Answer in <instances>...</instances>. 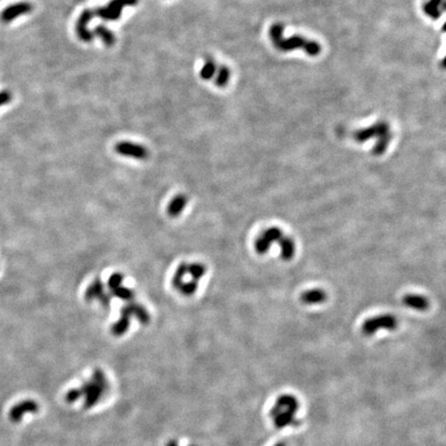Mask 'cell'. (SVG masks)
<instances>
[{"label":"cell","instance_id":"9","mask_svg":"<svg viewBox=\"0 0 446 446\" xmlns=\"http://www.w3.org/2000/svg\"><path fill=\"white\" fill-rule=\"evenodd\" d=\"M39 409L36 401L26 400L16 404L10 411V418L13 423H20L22 417L27 413H37Z\"/></svg>","mask_w":446,"mask_h":446},{"label":"cell","instance_id":"17","mask_svg":"<svg viewBox=\"0 0 446 446\" xmlns=\"http://www.w3.org/2000/svg\"><path fill=\"white\" fill-rule=\"evenodd\" d=\"M275 419V426L278 428H283L287 426H297L299 421H296L294 418V413H292L290 410H283Z\"/></svg>","mask_w":446,"mask_h":446},{"label":"cell","instance_id":"15","mask_svg":"<svg viewBox=\"0 0 446 446\" xmlns=\"http://www.w3.org/2000/svg\"><path fill=\"white\" fill-rule=\"evenodd\" d=\"M188 202V199L185 195H183V194H179L177 196H175L172 200H171V203L169 205V208H168V213L172 216V217H177L181 214V212L183 211V210L185 209L186 207V204Z\"/></svg>","mask_w":446,"mask_h":446},{"label":"cell","instance_id":"27","mask_svg":"<svg viewBox=\"0 0 446 446\" xmlns=\"http://www.w3.org/2000/svg\"><path fill=\"white\" fill-rule=\"evenodd\" d=\"M165 446H179V444L176 440H170ZM189 446H196V445H189Z\"/></svg>","mask_w":446,"mask_h":446},{"label":"cell","instance_id":"20","mask_svg":"<svg viewBox=\"0 0 446 446\" xmlns=\"http://www.w3.org/2000/svg\"><path fill=\"white\" fill-rule=\"evenodd\" d=\"M215 73H216V64L211 58H208L205 61L204 66L202 67V69H200V77H202V78H204V80H210V78H212L214 77Z\"/></svg>","mask_w":446,"mask_h":446},{"label":"cell","instance_id":"22","mask_svg":"<svg viewBox=\"0 0 446 446\" xmlns=\"http://www.w3.org/2000/svg\"><path fill=\"white\" fill-rule=\"evenodd\" d=\"M229 78H230V71L225 66H222V67H220L219 72H218V74L216 76L215 83L217 86L223 87L227 84V82H229Z\"/></svg>","mask_w":446,"mask_h":446},{"label":"cell","instance_id":"25","mask_svg":"<svg viewBox=\"0 0 446 446\" xmlns=\"http://www.w3.org/2000/svg\"><path fill=\"white\" fill-rule=\"evenodd\" d=\"M122 281H123V276H122L121 274H114L110 277V280H109V286L111 290H115V288L121 286L122 284Z\"/></svg>","mask_w":446,"mask_h":446},{"label":"cell","instance_id":"18","mask_svg":"<svg viewBox=\"0 0 446 446\" xmlns=\"http://www.w3.org/2000/svg\"><path fill=\"white\" fill-rule=\"evenodd\" d=\"M93 34H95V36H97L103 41L104 45L108 46V47L113 46L114 43H115V41H116V38L113 34V32L109 28H107L106 26H103V25L97 26V27L94 29Z\"/></svg>","mask_w":446,"mask_h":446},{"label":"cell","instance_id":"26","mask_svg":"<svg viewBox=\"0 0 446 446\" xmlns=\"http://www.w3.org/2000/svg\"><path fill=\"white\" fill-rule=\"evenodd\" d=\"M12 100V93L7 90L0 91V107L5 106Z\"/></svg>","mask_w":446,"mask_h":446},{"label":"cell","instance_id":"10","mask_svg":"<svg viewBox=\"0 0 446 446\" xmlns=\"http://www.w3.org/2000/svg\"><path fill=\"white\" fill-rule=\"evenodd\" d=\"M121 314H124V315H127L128 317L134 316L139 322L143 323V325H148V323L150 322V315H149V313L143 306L138 304H129L125 306V307L122 308Z\"/></svg>","mask_w":446,"mask_h":446},{"label":"cell","instance_id":"8","mask_svg":"<svg viewBox=\"0 0 446 446\" xmlns=\"http://www.w3.org/2000/svg\"><path fill=\"white\" fill-rule=\"evenodd\" d=\"M93 17H94V12L89 10V8H87V10H85L81 14L80 18H78L77 25H76V31H77L78 37L80 38L81 40H83L85 42H91L94 39L93 32H91L88 28H87V25H88V23L92 20Z\"/></svg>","mask_w":446,"mask_h":446},{"label":"cell","instance_id":"24","mask_svg":"<svg viewBox=\"0 0 446 446\" xmlns=\"http://www.w3.org/2000/svg\"><path fill=\"white\" fill-rule=\"evenodd\" d=\"M81 398H82V393H81V390L78 389V388L69 389L65 395V401L69 404L75 403V402H77L78 399H81Z\"/></svg>","mask_w":446,"mask_h":446},{"label":"cell","instance_id":"14","mask_svg":"<svg viewBox=\"0 0 446 446\" xmlns=\"http://www.w3.org/2000/svg\"><path fill=\"white\" fill-rule=\"evenodd\" d=\"M87 300H100L104 306L109 305V300L107 297L103 296V287L99 280H95V281L88 287V290L86 291Z\"/></svg>","mask_w":446,"mask_h":446},{"label":"cell","instance_id":"1","mask_svg":"<svg viewBox=\"0 0 446 446\" xmlns=\"http://www.w3.org/2000/svg\"><path fill=\"white\" fill-rule=\"evenodd\" d=\"M78 389L81 390L82 397H85L84 408L89 409L97 404L101 397L109 390V381L102 370L95 369L92 378L78 387Z\"/></svg>","mask_w":446,"mask_h":446},{"label":"cell","instance_id":"2","mask_svg":"<svg viewBox=\"0 0 446 446\" xmlns=\"http://www.w3.org/2000/svg\"><path fill=\"white\" fill-rule=\"evenodd\" d=\"M353 136L355 141L358 143H364L370 138L377 137L378 141L373 148L374 155H382L386 152L391 138L389 126L387 123H384V122L375 124L369 128L358 130Z\"/></svg>","mask_w":446,"mask_h":446},{"label":"cell","instance_id":"12","mask_svg":"<svg viewBox=\"0 0 446 446\" xmlns=\"http://www.w3.org/2000/svg\"><path fill=\"white\" fill-rule=\"evenodd\" d=\"M327 293L322 290H311L305 291L301 295V301L306 305H316L326 302Z\"/></svg>","mask_w":446,"mask_h":446},{"label":"cell","instance_id":"11","mask_svg":"<svg viewBox=\"0 0 446 446\" xmlns=\"http://www.w3.org/2000/svg\"><path fill=\"white\" fill-rule=\"evenodd\" d=\"M403 304L408 308L417 311H426L428 308V301L427 297L421 294L409 293L403 297Z\"/></svg>","mask_w":446,"mask_h":446},{"label":"cell","instance_id":"7","mask_svg":"<svg viewBox=\"0 0 446 446\" xmlns=\"http://www.w3.org/2000/svg\"><path fill=\"white\" fill-rule=\"evenodd\" d=\"M115 149H116L117 153H119L120 155L128 156V157H131V158L139 159V160L146 159L149 155L147 149L144 146L135 144V143L121 142V143L117 144Z\"/></svg>","mask_w":446,"mask_h":446},{"label":"cell","instance_id":"4","mask_svg":"<svg viewBox=\"0 0 446 446\" xmlns=\"http://www.w3.org/2000/svg\"><path fill=\"white\" fill-rule=\"evenodd\" d=\"M398 327V321L392 315H380L367 319L362 327L363 333L367 336L375 334L378 330L384 329L388 330H396Z\"/></svg>","mask_w":446,"mask_h":446},{"label":"cell","instance_id":"3","mask_svg":"<svg viewBox=\"0 0 446 446\" xmlns=\"http://www.w3.org/2000/svg\"><path fill=\"white\" fill-rule=\"evenodd\" d=\"M137 1L138 0H112L108 5L93 11L94 16L106 21H116L120 18L124 7L136 5Z\"/></svg>","mask_w":446,"mask_h":446},{"label":"cell","instance_id":"6","mask_svg":"<svg viewBox=\"0 0 446 446\" xmlns=\"http://www.w3.org/2000/svg\"><path fill=\"white\" fill-rule=\"evenodd\" d=\"M32 11L31 3L27 1H22L18 3H14L6 6L0 14V20L3 23H10L23 15H27Z\"/></svg>","mask_w":446,"mask_h":446},{"label":"cell","instance_id":"16","mask_svg":"<svg viewBox=\"0 0 446 446\" xmlns=\"http://www.w3.org/2000/svg\"><path fill=\"white\" fill-rule=\"evenodd\" d=\"M276 405H278L282 410H290L292 413L299 410V402L295 399V397L291 395H282L277 399Z\"/></svg>","mask_w":446,"mask_h":446},{"label":"cell","instance_id":"13","mask_svg":"<svg viewBox=\"0 0 446 446\" xmlns=\"http://www.w3.org/2000/svg\"><path fill=\"white\" fill-rule=\"evenodd\" d=\"M278 244L280 246L281 258L283 260H291L295 253V245L292 239L290 237H285L283 234V237L278 241Z\"/></svg>","mask_w":446,"mask_h":446},{"label":"cell","instance_id":"19","mask_svg":"<svg viewBox=\"0 0 446 446\" xmlns=\"http://www.w3.org/2000/svg\"><path fill=\"white\" fill-rule=\"evenodd\" d=\"M130 325V317L124 314H121V317L118 321L114 323L112 327V334L114 336H122L124 335Z\"/></svg>","mask_w":446,"mask_h":446},{"label":"cell","instance_id":"28","mask_svg":"<svg viewBox=\"0 0 446 446\" xmlns=\"http://www.w3.org/2000/svg\"><path fill=\"white\" fill-rule=\"evenodd\" d=\"M275 446H286V444L283 442H280V443H277Z\"/></svg>","mask_w":446,"mask_h":446},{"label":"cell","instance_id":"5","mask_svg":"<svg viewBox=\"0 0 446 446\" xmlns=\"http://www.w3.org/2000/svg\"><path fill=\"white\" fill-rule=\"evenodd\" d=\"M283 237L282 231L278 227H270L262 233L256 239L254 247L255 251L258 254H265L267 253L273 243H278V241Z\"/></svg>","mask_w":446,"mask_h":446},{"label":"cell","instance_id":"23","mask_svg":"<svg viewBox=\"0 0 446 446\" xmlns=\"http://www.w3.org/2000/svg\"><path fill=\"white\" fill-rule=\"evenodd\" d=\"M113 292L117 297H119V299L124 300V301H129L134 297V292L131 291L129 288H126V287L119 286V287L115 288V290H113Z\"/></svg>","mask_w":446,"mask_h":446},{"label":"cell","instance_id":"21","mask_svg":"<svg viewBox=\"0 0 446 446\" xmlns=\"http://www.w3.org/2000/svg\"><path fill=\"white\" fill-rule=\"evenodd\" d=\"M187 270L191 278L195 281H198L206 274V267L203 264H196L195 262V264L187 266Z\"/></svg>","mask_w":446,"mask_h":446}]
</instances>
